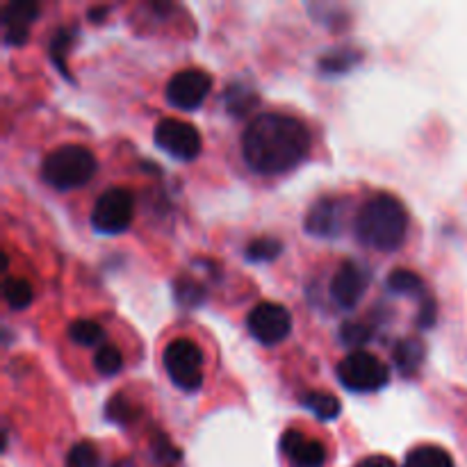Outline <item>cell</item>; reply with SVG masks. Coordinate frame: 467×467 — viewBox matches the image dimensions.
<instances>
[{
  "label": "cell",
  "mask_w": 467,
  "mask_h": 467,
  "mask_svg": "<svg viewBox=\"0 0 467 467\" xmlns=\"http://www.w3.org/2000/svg\"><path fill=\"white\" fill-rule=\"evenodd\" d=\"M310 135L299 119L281 112L258 114L242 132V155L251 171L278 176L306 160Z\"/></svg>",
  "instance_id": "6da1fadb"
},
{
  "label": "cell",
  "mask_w": 467,
  "mask_h": 467,
  "mask_svg": "<svg viewBox=\"0 0 467 467\" xmlns=\"http://www.w3.org/2000/svg\"><path fill=\"white\" fill-rule=\"evenodd\" d=\"M360 244L377 251H397L409 233V213L392 194H377L365 201L354 222Z\"/></svg>",
  "instance_id": "7a4b0ae2"
},
{
  "label": "cell",
  "mask_w": 467,
  "mask_h": 467,
  "mask_svg": "<svg viewBox=\"0 0 467 467\" xmlns=\"http://www.w3.org/2000/svg\"><path fill=\"white\" fill-rule=\"evenodd\" d=\"M96 155L82 144H62L50 150L41 162V178L46 185L59 192L76 190L94 178Z\"/></svg>",
  "instance_id": "3957f363"
},
{
  "label": "cell",
  "mask_w": 467,
  "mask_h": 467,
  "mask_svg": "<svg viewBox=\"0 0 467 467\" xmlns=\"http://www.w3.org/2000/svg\"><path fill=\"white\" fill-rule=\"evenodd\" d=\"M164 372L182 392H196L203 386V354L199 345L187 337H178L164 347Z\"/></svg>",
  "instance_id": "277c9868"
},
{
  "label": "cell",
  "mask_w": 467,
  "mask_h": 467,
  "mask_svg": "<svg viewBox=\"0 0 467 467\" xmlns=\"http://www.w3.org/2000/svg\"><path fill=\"white\" fill-rule=\"evenodd\" d=\"M337 381L351 392H377L390 381V369L369 351H354L337 365Z\"/></svg>",
  "instance_id": "5b68a950"
},
{
  "label": "cell",
  "mask_w": 467,
  "mask_h": 467,
  "mask_svg": "<svg viewBox=\"0 0 467 467\" xmlns=\"http://www.w3.org/2000/svg\"><path fill=\"white\" fill-rule=\"evenodd\" d=\"M135 214V199L126 187H109L96 199L91 208V226L100 235H121L130 228Z\"/></svg>",
  "instance_id": "8992f818"
},
{
  "label": "cell",
  "mask_w": 467,
  "mask_h": 467,
  "mask_svg": "<svg viewBox=\"0 0 467 467\" xmlns=\"http://www.w3.org/2000/svg\"><path fill=\"white\" fill-rule=\"evenodd\" d=\"M246 327H249L251 337L258 340L260 345H281L292 331V315L285 306L263 301V304L251 308L249 317H246Z\"/></svg>",
  "instance_id": "52a82bcc"
},
{
  "label": "cell",
  "mask_w": 467,
  "mask_h": 467,
  "mask_svg": "<svg viewBox=\"0 0 467 467\" xmlns=\"http://www.w3.org/2000/svg\"><path fill=\"white\" fill-rule=\"evenodd\" d=\"M153 140L164 153L181 162H192L201 153V135L192 123L181 121V119L167 117L155 123Z\"/></svg>",
  "instance_id": "ba28073f"
},
{
  "label": "cell",
  "mask_w": 467,
  "mask_h": 467,
  "mask_svg": "<svg viewBox=\"0 0 467 467\" xmlns=\"http://www.w3.org/2000/svg\"><path fill=\"white\" fill-rule=\"evenodd\" d=\"M210 89H213V78L201 68H185L169 78L167 87H164V96H167L169 105L176 109H199L208 99Z\"/></svg>",
  "instance_id": "9c48e42d"
},
{
  "label": "cell",
  "mask_w": 467,
  "mask_h": 467,
  "mask_svg": "<svg viewBox=\"0 0 467 467\" xmlns=\"http://www.w3.org/2000/svg\"><path fill=\"white\" fill-rule=\"evenodd\" d=\"M369 285V274L354 260L340 265L331 281V296L340 308L351 310L360 304L365 290Z\"/></svg>",
  "instance_id": "30bf717a"
},
{
  "label": "cell",
  "mask_w": 467,
  "mask_h": 467,
  "mask_svg": "<svg viewBox=\"0 0 467 467\" xmlns=\"http://www.w3.org/2000/svg\"><path fill=\"white\" fill-rule=\"evenodd\" d=\"M345 226V203L340 199H319L308 210L304 222V231L313 237L333 240Z\"/></svg>",
  "instance_id": "8fae6325"
},
{
  "label": "cell",
  "mask_w": 467,
  "mask_h": 467,
  "mask_svg": "<svg viewBox=\"0 0 467 467\" xmlns=\"http://www.w3.org/2000/svg\"><path fill=\"white\" fill-rule=\"evenodd\" d=\"M281 451L295 467H322L327 463V450L315 438L304 436L296 429H287L281 436Z\"/></svg>",
  "instance_id": "7c38bea8"
},
{
  "label": "cell",
  "mask_w": 467,
  "mask_h": 467,
  "mask_svg": "<svg viewBox=\"0 0 467 467\" xmlns=\"http://www.w3.org/2000/svg\"><path fill=\"white\" fill-rule=\"evenodd\" d=\"M299 401L306 410H310V413H313L315 418L322 420V422H331V420H336L337 415L342 413L340 401H337L333 395H328V392H319V390L301 392Z\"/></svg>",
  "instance_id": "4fadbf2b"
},
{
  "label": "cell",
  "mask_w": 467,
  "mask_h": 467,
  "mask_svg": "<svg viewBox=\"0 0 467 467\" xmlns=\"http://www.w3.org/2000/svg\"><path fill=\"white\" fill-rule=\"evenodd\" d=\"M392 358H395L397 369H400L404 377H410L420 369L424 360V345L418 340V337H404L400 345L392 351Z\"/></svg>",
  "instance_id": "5bb4252c"
},
{
  "label": "cell",
  "mask_w": 467,
  "mask_h": 467,
  "mask_svg": "<svg viewBox=\"0 0 467 467\" xmlns=\"http://www.w3.org/2000/svg\"><path fill=\"white\" fill-rule=\"evenodd\" d=\"M255 105H258V94L251 87L242 85V82L231 85L223 91V108H226L231 117H244Z\"/></svg>",
  "instance_id": "9a60e30c"
},
{
  "label": "cell",
  "mask_w": 467,
  "mask_h": 467,
  "mask_svg": "<svg viewBox=\"0 0 467 467\" xmlns=\"http://www.w3.org/2000/svg\"><path fill=\"white\" fill-rule=\"evenodd\" d=\"M360 59H363V53H360V50H354V48L331 50V53H327L322 59H319V71H322L324 76H342V73L351 71Z\"/></svg>",
  "instance_id": "2e32d148"
},
{
  "label": "cell",
  "mask_w": 467,
  "mask_h": 467,
  "mask_svg": "<svg viewBox=\"0 0 467 467\" xmlns=\"http://www.w3.org/2000/svg\"><path fill=\"white\" fill-rule=\"evenodd\" d=\"M404 467H454V461L442 447L420 445L406 454Z\"/></svg>",
  "instance_id": "e0dca14e"
},
{
  "label": "cell",
  "mask_w": 467,
  "mask_h": 467,
  "mask_svg": "<svg viewBox=\"0 0 467 467\" xmlns=\"http://www.w3.org/2000/svg\"><path fill=\"white\" fill-rule=\"evenodd\" d=\"M140 415H141L140 406H137L130 397L121 395V392L109 397L108 404H105V418H108V422L121 424V427H128V424L137 422Z\"/></svg>",
  "instance_id": "ac0fdd59"
},
{
  "label": "cell",
  "mask_w": 467,
  "mask_h": 467,
  "mask_svg": "<svg viewBox=\"0 0 467 467\" xmlns=\"http://www.w3.org/2000/svg\"><path fill=\"white\" fill-rule=\"evenodd\" d=\"M68 337L80 347H103L105 345V331L100 324L91 322V319H76L68 327Z\"/></svg>",
  "instance_id": "d6986e66"
},
{
  "label": "cell",
  "mask_w": 467,
  "mask_h": 467,
  "mask_svg": "<svg viewBox=\"0 0 467 467\" xmlns=\"http://www.w3.org/2000/svg\"><path fill=\"white\" fill-rule=\"evenodd\" d=\"M5 301H7L9 308L14 310H23L32 304L35 299V290H32L30 281L21 276H7L5 278Z\"/></svg>",
  "instance_id": "ffe728a7"
},
{
  "label": "cell",
  "mask_w": 467,
  "mask_h": 467,
  "mask_svg": "<svg viewBox=\"0 0 467 467\" xmlns=\"http://www.w3.org/2000/svg\"><path fill=\"white\" fill-rule=\"evenodd\" d=\"M39 16V5L27 3V0H18V3H9L3 12V26L5 30L9 27H23L27 30L35 18Z\"/></svg>",
  "instance_id": "44dd1931"
},
{
  "label": "cell",
  "mask_w": 467,
  "mask_h": 467,
  "mask_svg": "<svg viewBox=\"0 0 467 467\" xmlns=\"http://www.w3.org/2000/svg\"><path fill=\"white\" fill-rule=\"evenodd\" d=\"M283 242H278L276 237H258V240L251 242L246 246L244 255L249 263H272L281 255Z\"/></svg>",
  "instance_id": "7402d4cb"
},
{
  "label": "cell",
  "mask_w": 467,
  "mask_h": 467,
  "mask_svg": "<svg viewBox=\"0 0 467 467\" xmlns=\"http://www.w3.org/2000/svg\"><path fill=\"white\" fill-rule=\"evenodd\" d=\"M94 368L96 372L103 377H114L121 372L123 368V354L114 345H103L96 349L94 354Z\"/></svg>",
  "instance_id": "603a6c76"
},
{
  "label": "cell",
  "mask_w": 467,
  "mask_h": 467,
  "mask_svg": "<svg viewBox=\"0 0 467 467\" xmlns=\"http://www.w3.org/2000/svg\"><path fill=\"white\" fill-rule=\"evenodd\" d=\"M422 287V278L415 272H410V269H395L388 276V290L395 292V295H420Z\"/></svg>",
  "instance_id": "cb8c5ba5"
},
{
  "label": "cell",
  "mask_w": 467,
  "mask_h": 467,
  "mask_svg": "<svg viewBox=\"0 0 467 467\" xmlns=\"http://www.w3.org/2000/svg\"><path fill=\"white\" fill-rule=\"evenodd\" d=\"M173 292H176V301L182 308H199L205 301L203 287L196 281H192V278H178Z\"/></svg>",
  "instance_id": "d4e9b609"
},
{
  "label": "cell",
  "mask_w": 467,
  "mask_h": 467,
  "mask_svg": "<svg viewBox=\"0 0 467 467\" xmlns=\"http://www.w3.org/2000/svg\"><path fill=\"white\" fill-rule=\"evenodd\" d=\"M71 41H73V30H68V27H59V30L53 35V41H50V59H53L55 67L59 68V73H62L64 78H68V80H71V76H68V68L67 64H64V55H67Z\"/></svg>",
  "instance_id": "484cf974"
},
{
  "label": "cell",
  "mask_w": 467,
  "mask_h": 467,
  "mask_svg": "<svg viewBox=\"0 0 467 467\" xmlns=\"http://www.w3.org/2000/svg\"><path fill=\"white\" fill-rule=\"evenodd\" d=\"M99 465H100V454L99 450H96V445H91V442L82 441L68 450L67 467H99Z\"/></svg>",
  "instance_id": "4316f807"
},
{
  "label": "cell",
  "mask_w": 467,
  "mask_h": 467,
  "mask_svg": "<svg viewBox=\"0 0 467 467\" xmlns=\"http://www.w3.org/2000/svg\"><path fill=\"white\" fill-rule=\"evenodd\" d=\"M340 340L347 347H365L372 340V328L360 322H347L340 328Z\"/></svg>",
  "instance_id": "83f0119b"
},
{
  "label": "cell",
  "mask_w": 467,
  "mask_h": 467,
  "mask_svg": "<svg viewBox=\"0 0 467 467\" xmlns=\"http://www.w3.org/2000/svg\"><path fill=\"white\" fill-rule=\"evenodd\" d=\"M153 451H155V459H158V463H169V461H178V459H181V454H178V451L173 450L171 442L167 441V436H158Z\"/></svg>",
  "instance_id": "f1b7e54d"
},
{
  "label": "cell",
  "mask_w": 467,
  "mask_h": 467,
  "mask_svg": "<svg viewBox=\"0 0 467 467\" xmlns=\"http://www.w3.org/2000/svg\"><path fill=\"white\" fill-rule=\"evenodd\" d=\"M433 322H436V301L424 299L422 310L418 315V327L420 328H431Z\"/></svg>",
  "instance_id": "f546056e"
},
{
  "label": "cell",
  "mask_w": 467,
  "mask_h": 467,
  "mask_svg": "<svg viewBox=\"0 0 467 467\" xmlns=\"http://www.w3.org/2000/svg\"><path fill=\"white\" fill-rule=\"evenodd\" d=\"M354 467H397L395 461L390 459V456H383V454H374V456H368V459L358 461Z\"/></svg>",
  "instance_id": "4dcf8cb0"
},
{
  "label": "cell",
  "mask_w": 467,
  "mask_h": 467,
  "mask_svg": "<svg viewBox=\"0 0 467 467\" xmlns=\"http://www.w3.org/2000/svg\"><path fill=\"white\" fill-rule=\"evenodd\" d=\"M27 41V30H23V27H9V30H5V44L7 46H21Z\"/></svg>",
  "instance_id": "1f68e13d"
},
{
  "label": "cell",
  "mask_w": 467,
  "mask_h": 467,
  "mask_svg": "<svg viewBox=\"0 0 467 467\" xmlns=\"http://www.w3.org/2000/svg\"><path fill=\"white\" fill-rule=\"evenodd\" d=\"M108 12H109L108 7H94V9H89V12H87V18H89V21H94V23H100Z\"/></svg>",
  "instance_id": "d6a6232c"
},
{
  "label": "cell",
  "mask_w": 467,
  "mask_h": 467,
  "mask_svg": "<svg viewBox=\"0 0 467 467\" xmlns=\"http://www.w3.org/2000/svg\"><path fill=\"white\" fill-rule=\"evenodd\" d=\"M109 467H135V465H132L130 461H117V463L109 465Z\"/></svg>",
  "instance_id": "836d02e7"
}]
</instances>
